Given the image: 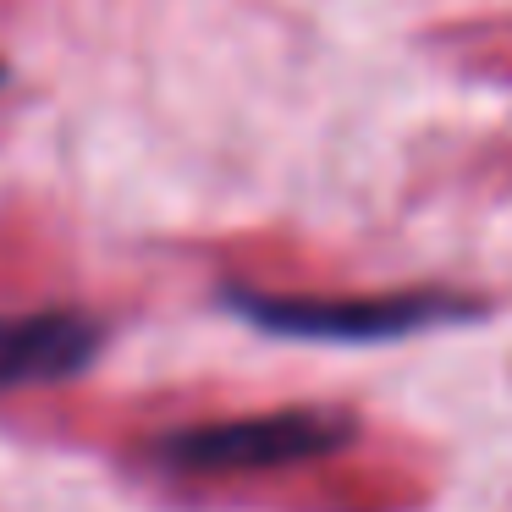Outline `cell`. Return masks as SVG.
Listing matches in <instances>:
<instances>
[{"label": "cell", "instance_id": "cell-3", "mask_svg": "<svg viewBox=\"0 0 512 512\" xmlns=\"http://www.w3.org/2000/svg\"><path fill=\"white\" fill-rule=\"evenodd\" d=\"M105 331L78 309H28L0 314V391L61 386L83 375L100 353Z\"/></svg>", "mask_w": 512, "mask_h": 512}, {"label": "cell", "instance_id": "cell-4", "mask_svg": "<svg viewBox=\"0 0 512 512\" xmlns=\"http://www.w3.org/2000/svg\"><path fill=\"white\" fill-rule=\"evenodd\" d=\"M0 83H6V61H0Z\"/></svg>", "mask_w": 512, "mask_h": 512}, {"label": "cell", "instance_id": "cell-1", "mask_svg": "<svg viewBox=\"0 0 512 512\" xmlns=\"http://www.w3.org/2000/svg\"><path fill=\"white\" fill-rule=\"evenodd\" d=\"M353 413L342 408H265V413H232V419H204L166 430L155 441V463L166 474L188 479H237V474H270L347 446Z\"/></svg>", "mask_w": 512, "mask_h": 512}, {"label": "cell", "instance_id": "cell-2", "mask_svg": "<svg viewBox=\"0 0 512 512\" xmlns=\"http://www.w3.org/2000/svg\"><path fill=\"white\" fill-rule=\"evenodd\" d=\"M232 309L298 342H391L419 325L474 314L452 292H386V298H270V292L232 287Z\"/></svg>", "mask_w": 512, "mask_h": 512}]
</instances>
